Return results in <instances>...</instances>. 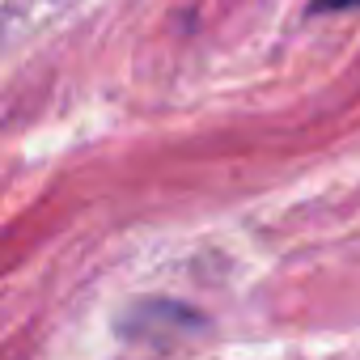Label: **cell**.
Listing matches in <instances>:
<instances>
[{
  "label": "cell",
  "mask_w": 360,
  "mask_h": 360,
  "mask_svg": "<svg viewBox=\"0 0 360 360\" xmlns=\"http://www.w3.org/2000/svg\"><path fill=\"white\" fill-rule=\"evenodd\" d=\"M347 9H360V0H309V5H305L309 18H322V13H347Z\"/></svg>",
  "instance_id": "cell-1"
}]
</instances>
